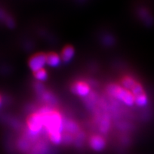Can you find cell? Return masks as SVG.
Instances as JSON below:
<instances>
[{
	"mask_svg": "<svg viewBox=\"0 0 154 154\" xmlns=\"http://www.w3.org/2000/svg\"><path fill=\"white\" fill-rule=\"evenodd\" d=\"M72 90L77 94L84 96L89 94L90 89L88 85L84 82H77L73 86Z\"/></svg>",
	"mask_w": 154,
	"mask_h": 154,
	"instance_id": "obj_6",
	"label": "cell"
},
{
	"mask_svg": "<svg viewBox=\"0 0 154 154\" xmlns=\"http://www.w3.org/2000/svg\"><path fill=\"white\" fill-rule=\"evenodd\" d=\"M135 103L137 105L141 106V107L145 106L148 103V98L144 94H143L140 96H137V97H135Z\"/></svg>",
	"mask_w": 154,
	"mask_h": 154,
	"instance_id": "obj_12",
	"label": "cell"
},
{
	"mask_svg": "<svg viewBox=\"0 0 154 154\" xmlns=\"http://www.w3.org/2000/svg\"><path fill=\"white\" fill-rule=\"evenodd\" d=\"M136 82L134 79L130 78V77H126L122 80V85L124 89L127 90H132L134 87L136 85Z\"/></svg>",
	"mask_w": 154,
	"mask_h": 154,
	"instance_id": "obj_10",
	"label": "cell"
},
{
	"mask_svg": "<svg viewBox=\"0 0 154 154\" xmlns=\"http://www.w3.org/2000/svg\"><path fill=\"white\" fill-rule=\"evenodd\" d=\"M60 63V57L54 52L46 54V64L51 67H57Z\"/></svg>",
	"mask_w": 154,
	"mask_h": 154,
	"instance_id": "obj_7",
	"label": "cell"
},
{
	"mask_svg": "<svg viewBox=\"0 0 154 154\" xmlns=\"http://www.w3.org/2000/svg\"><path fill=\"white\" fill-rule=\"evenodd\" d=\"M110 128V122L107 119H103L100 125V131L102 133H107Z\"/></svg>",
	"mask_w": 154,
	"mask_h": 154,
	"instance_id": "obj_15",
	"label": "cell"
},
{
	"mask_svg": "<svg viewBox=\"0 0 154 154\" xmlns=\"http://www.w3.org/2000/svg\"><path fill=\"white\" fill-rule=\"evenodd\" d=\"M107 91L110 95L122 101L127 105L132 106L135 103V97L132 93L117 84L109 85Z\"/></svg>",
	"mask_w": 154,
	"mask_h": 154,
	"instance_id": "obj_2",
	"label": "cell"
},
{
	"mask_svg": "<svg viewBox=\"0 0 154 154\" xmlns=\"http://www.w3.org/2000/svg\"><path fill=\"white\" fill-rule=\"evenodd\" d=\"M19 148L24 151L27 150L29 148V147H30V144H29V143L26 141H24V140L21 141L19 144Z\"/></svg>",
	"mask_w": 154,
	"mask_h": 154,
	"instance_id": "obj_18",
	"label": "cell"
},
{
	"mask_svg": "<svg viewBox=\"0 0 154 154\" xmlns=\"http://www.w3.org/2000/svg\"><path fill=\"white\" fill-rule=\"evenodd\" d=\"M73 137L72 136V134L69 133H64L62 134V142L66 144H69L73 141Z\"/></svg>",
	"mask_w": 154,
	"mask_h": 154,
	"instance_id": "obj_17",
	"label": "cell"
},
{
	"mask_svg": "<svg viewBox=\"0 0 154 154\" xmlns=\"http://www.w3.org/2000/svg\"><path fill=\"white\" fill-rule=\"evenodd\" d=\"M89 145L96 151H101L104 149L106 145L105 139L98 135H94L89 139Z\"/></svg>",
	"mask_w": 154,
	"mask_h": 154,
	"instance_id": "obj_5",
	"label": "cell"
},
{
	"mask_svg": "<svg viewBox=\"0 0 154 154\" xmlns=\"http://www.w3.org/2000/svg\"><path fill=\"white\" fill-rule=\"evenodd\" d=\"M49 137L53 143L59 144L62 142V134L60 132H51L49 133Z\"/></svg>",
	"mask_w": 154,
	"mask_h": 154,
	"instance_id": "obj_11",
	"label": "cell"
},
{
	"mask_svg": "<svg viewBox=\"0 0 154 154\" xmlns=\"http://www.w3.org/2000/svg\"><path fill=\"white\" fill-rule=\"evenodd\" d=\"M46 64V54L44 53H38L30 57L28 61V66L31 70L34 73L43 69Z\"/></svg>",
	"mask_w": 154,
	"mask_h": 154,
	"instance_id": "obj_3",
	"label": "cell"
},
{
	"mask_svg": "<svg viewBox=\"0 0 154 154\" xmlns=\"http://www.w3.org/2000/svg\"><path fill=\"white\" fill-rule=\"evenodd\" d=\"M131 93L134 97H137L138 96L144 94V91L142 85L137 83L136 85L134 87V88L131 90Z\"/></svg>",
	"mask_w": 154,
	"mask_h": 154,
	"instance_id": "obj_14",
	"label": "cell"
},
{
	"mask_svg": "<svg viewBox=\"0 0 154 154\" xmlns=\"http://www.w3.org/2000/svg\"><path fill=\"white\" fill-rule=\"evenodd\" d=\"M1 103H2V97L1 96H0V104H1Z\"/></svg>",
	"mask_w": 154,
	"mask_h": 154,
	"instance_id": "obj_19",
	"label": "cell"
},
{
	"mask_svg": "<svg viewBox=\"0 0 154 154\" xmlns=\"http://www.w3.org/2000/svg\"><path fill=\"white\" fill-rule=\"evenodd\" d=\"M40 114L42 117L44 126L46 127L49 133L62 132L64 126L62 117L59 112L57 111H51Z\"/></svg>",
	"mask_w": 154,
	"mask_h": 154,
	"instance_id": "obj_1",
	"label": "cell"
},
{
	"mask_svg": "<svg viewBox=\"0 0 154 154\" xmlns=\"http://www.w3.org/2000/svg\"><path fill=\"white\" fill-rule=\"evenodd\" d=\"M75 54V50L71 46H66L63 50L62 51L61 58L62 60L65 62H67L70 61L72 58L73 57Z\"/></svg>",
	"mask_w": 154,
	"mask_h": 154,
	"instance_id": "obj_8",
	"label": "cell"
},
{
	"mask_svg": "<svg viewBox=\"0 0 154 154\" xmlns=\"http://www.w3.org/2000/svg\"><path fill=\"white\" fill-rule=\"evenodd\" d=\"M64 127L67 133L71 134H77L79 132V127L76 123L72 121H67Z\"/></svg>",
	"mask_w": 154,
	"mask_h": 154,
	"instance_id": "obj_9",
	"label": "cell"
},
{
	"mask_svg": "<svg viewBox=\"0 0 154 154\" xmlns=\"http://www.w3.org/2000/svg\"><path fill=\"white\" fill-rule=\"evenodd\" d=\"M35 78L39 81H44L47 79V72L45 69H42L33 73Z\"/></svg>",
	"mask_w": 154,
	"mask_h": 154,
	"instance_id": "obj_13",
	"label": "cell"
},
{
	"mask_svg": "<svg viewBox=\"0 0 154 154\" xmlns=\"http://www.w3.org/2000/svg\"><path fill=\"white\" fill-rule=\"evenodd\" d=\"M27 124L30 131L32 133L36 134L39 132L44 126V122L42 116L40 114L35 113L31 114L28 118Z\"/></svg>",
	"mask_w": 154,
	"mask_h": 154,
	"instance_id": "obj_4",
	"label": "cell"
},
{
	"mask_svg": "<svg viewBox=\"0 0 154 154\" xmlns=\"http://www.w3.org/2000/svg\"><path fill=\"white\" fill-rule=\"evenodd\" d=\"M85 138V135L82 132H79L76 134V137L75 139V144L76 146H81L83 143V141Z\"/></svg>",
	"mask_w": 154,
	"mask_h": 154,
	"instance_id": "obj_16",
	"label": "cell"
}]
</instances>
